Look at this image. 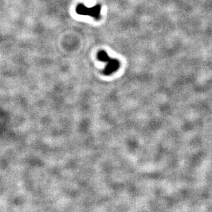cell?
Segmentation results:
<instances>
[{
    "label": "cell",
    "mask_w": 212,
    "mask_h": 212,
    "mask_svg": "<svg viewBox=\"0 0 212 212\" xmlns=\"http://www.w3.org/2000/svg\"><path fill=\"white\" fill-rule=\"evenodd\" d=\"M101 6L97 4L95 6L88 8L83 4H78L76 7V13L81 15H88L99 19L101 17Z\"/></svg>",
    "instance_id": "2"
},
{
    "label": "cell",
    "mask_w": 212,
    "mask_h": 212,
    "mask_svg": "<svg viewBox=\"0 0 212 212\" xmlns=\"http://www.w3.org/2000/svg\"><path fill=\"white\" fill-rule=\"evenodd\" d=\"M98 58L101 61L107 63L106 68L104 70V74L110 75L116 72L120 67V62L116 59L112 58L104 51H100L98 53Z\"/></svg>",
    "instance_id": "1"
}]
</instances>
